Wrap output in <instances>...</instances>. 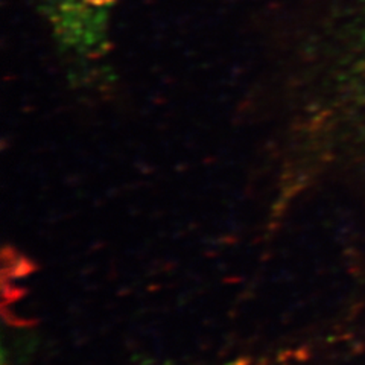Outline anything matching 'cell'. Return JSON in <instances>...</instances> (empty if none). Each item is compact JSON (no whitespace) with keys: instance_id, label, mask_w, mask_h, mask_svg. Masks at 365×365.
Segmentation results:
<instances>
[{"instance_id":"obj_2","label":"cell","mask_w":365,"mask_h":365,"mask_svg":"<svg viewBox=\"0 0 365 365\" xmlns=\"http://www.w3.org/2000/svg\"><path fill=\"white\" fill-rule=\"evenodd\" d=\"M355 72L362 83H365V14L361 21V28L358 34L356 43V56H355Z\"/></svg>"},{"instance_id":"obj_1","label":"cell","mask_w":365,"mask_h":365,"mask_svg":"<svg viewBox=\"0 0 365 365\" xmlns=\"http://www.w3.org/2000/svg\"><path fill=\"white\" fill-rule=\"evenodd\" d=\"M72 81L93 84L111 52V23L118 0H37Z\"/></svg>"}]
</instances>
